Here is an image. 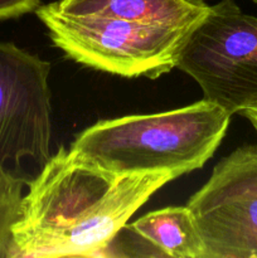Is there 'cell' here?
Returning a JSON list of instances; mask_svg holds the SVG:
<instances>
[{"mask_svg": "<svg viewBox=\"0 0 257 258\" xmlns=\"http://www.w3.org/2000/svg\"><path fill=\"white\" fill-rule=\"evenodd\" d=\"M170 173L115 174L60 148L28 181L12 258L98 257Z\"/></svg>", "mask_w": 257, "mask_h": 258, "instance_id": "6da1fadb", "label": "cell"}, {"mask_svg": "<svg viewBox=\"0 0 257 258\" xmlns=\"http://www.w3.org/2000/svg\"><path fill=\"white\" fill-rule=\"evenodd\" d=\"M231 117L202 100L166 112L100 121L82 131L70 150L111 173H170L179 178L212 158Z\"/></svg>", "mask_w": 257, "mask_h": 258, "instance_id": "7a4b0ae2", "label": "cell"}, {"mask_svg": "<svg viewBox=\"0 0 257 258\" xmlns=\"http://www.w3.org/2000/svg\"><path fill=\"white\" fill-rule=\"evenodd\" d=\"M35 14L55 47L81 64L126 78L151 80L170 72L190 29L113 18L68 15L50 4Z\"/></svg>", "mask_w": 257, "mask_h": 258, "instance_id": "3957f363", "label": "cell"}, {"mask_svg": "<svg viewBox=\"0 0 257 258\" xmlns=\"http://www.w3.org/2000/svg\"><path fill=\"white\" fill-rule=\"evenodd\" d=\"M175 67L198 83L203 100L231 116L257 107V17L233 0L209 7L186 34Z\"/></svg>", "mask_w": 257, "mask_h": 258, "instance_id": "277c9868", "label": "cell"}, {"mask_svg": "<svg viewBox=\"0 0 257 258\" xmlns=\"http://www.w3.org/2000/svg\"><path fill=\"white\" fill-rule=\"evenodd\" d=\"M206 258H257V146H242L214 168L188 203Z\"/></svg>", "mask_w": 257, "mask_h": 258, "instance_id": "5b68a950", "label": "cell"}, {"mask_svg": "<svg viewBox=\"0 0 257 258\" xmlns=\"http://www.w3.org/2000/svg\"><path fill=\"white\" fill-rule=\"evenodd\" d=\"M49 71L37 55L0 42V170L27 158L43 166L52 156Z\"/></svg>", "mask_w": 257, "mask_h": 258, "instance_id": "8992f818", "label": "cell"}, {"mask_svg": "<svg viewBox=\"0 0 257 258\" xmlns=\"http://www.w3.org/2000/svg\"><path fill=\"white\" fill-rule=\"evenodd\" d=\"M50 5L68 15L113 18L185 29L196 27L209 10L204 0H58Z\"/></svg>", "mask_w": 257, "mask_h": 258, "instance_id": "52a82bcc", "label": "cell"}, {"mask_svg": "<svg viewBox=\"0 0 257 258\" xmlns=\"http://www.w3.org/2000/svg\"><path fill=\"white\" fill-rule=\"evenodd\" d=\"M131 227L166 257L206 258L203 241L188 207L150 212L131 223Z\"/></svg>", "mask_w": 257, "mask_h": 258, "instance_id": "ba28073f", "label": "cell"}, {"mask_svg": "<svg viewBox=\"0 0 257 258\" xmlns=\"http://www.w3.org/2000/svg\"><path fill=\"white\" fill-rule=\"evenodd\" d=\"M25 184L23 176L0 170V258H12L13 226L20 216Z\"/></svg>", "mask_w": 257, "mask_h": 258, "instance_id": "9c48e42d", "label": "cell"}, {"mask_svg": "<svg viewBox=\"0 0 257 258\" xmlns=\"http://www.w3.org/2000/svg\"><path fill=\"white\" fill-rule=\"evenodd\" d=\"M40 0H0V20L13 19L35 12Z\"/></svg>", "mask_w": 257, "mask_h": 258, "instance_id": "30bf717a", "label": "cell"}, {"mask_svg": "<svg viewBox=\"0 0 257 258\" xmlns=\"http://www.w3.org/2000/svg\"><path fill=\"white\" fill-rule=\"evenodd\" d=\"M242 113H243L244 117H246L247 120L252 123V126H253V128L256 130V133H257V107L244 110Z\"/></svg>", "mask_w": 257, "mask_h": 258, "instance_id": "8fae6325", "label": "cell"}, {"mask_svg": "<svg viewBox=\"0 0 257 258\" xmlns=\"http://www.w3.org/2000/svg\"><path fill=\"white\" fill-rule=\"evenodd\" d=\"M252 2H254V3H257V0H252Z\"/></svg>", "mask_w": 257, "mask_h": 258, "instance_id": "7c38bea8", "label": "cell"}]
</instances>
